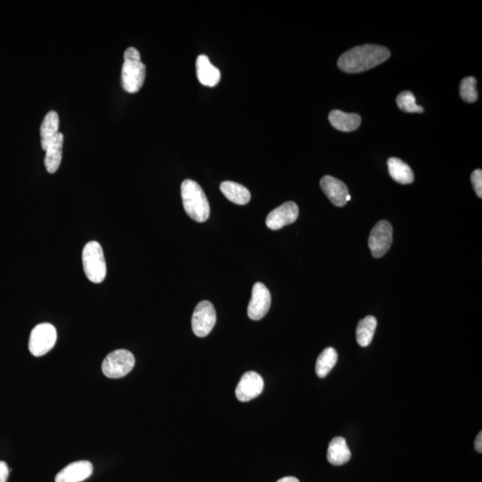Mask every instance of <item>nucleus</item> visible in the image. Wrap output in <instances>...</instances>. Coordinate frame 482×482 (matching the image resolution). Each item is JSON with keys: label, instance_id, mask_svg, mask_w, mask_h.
I'll return each instance as SVG.
<instances>
[{"label": "nucleus", "instance_id": "f257e3e1", "mask_svg": "<svg viewBox=\"0 0 482 482\" xmlns=\"http://www.w3.org/2000/svg\"><path fill=\"white\" fill-rule=\"evenodd\" d=\"M390 51L385 47L366 44L351 49L341 55L338 66L345 73L368 71L390 58Z\"/></svg>", "mask_w": 482, "mask_h": 482}, {"label": "nucleus", "instance_id": "f03ea898", "mask_svg": "<svg viewBox=\"0 0 482 482\" xmlns=\"http://www.w3.org/2000/svg\"><path fill=\"white\" fill-rule=\"evenodd\" d=\"M180 192L187 216L197 223L206 222L209 218L210 206L199 184L192 180H185L180 187Z\"/></svg>", "mask_w": 482, "mask_h": 482}, {"label": "nucleus", "instance_id": "7ed1b4c3", "mask_svg": "<svg viewBox=\"0 0 482 482\" xmlns=\"http://www.w3.org/2000/svg\"><path fill=\"white\" fill-rule=\"evenodd\" d=\"M122 69L123 89L129 93L138 92L146 78V66L140 60V54L135 48L127 49Z\"/></svg>", "mask_w": 482, "mask_h": 482}, {"label": "nucleus", "instance_id": "20e7f679", "mask_svg": "<svg viewBox=\"0 0 482 482\" xmlns=\"http://www.w3.org/2000/svg\"><path fill=\"white\" fill-rule=\"evenodd\" d=\"M82 264L85 276L93 283H101L106 276V266L101 245L89 241L82 250Z\"/></svg>", "mask_w": 482, "mask_h": 482}, {"label": "nucleus", "instance_id": "39448f33", "mask_svg": "<svg viewBox=\"0 0 482 482\" xmlns=\"http://www.w3.org/2000/svg\"><path fill=\"white\" fill-rule=\"evenodd\" d=\"M135 366V358L126 350H117L110 353L102 364V371L106 377L118 379L125 377Z\"/></svg>", "mask_w": 482, "mask_h": 482}, {"label": "nucleus", "instance_id": "423d86ee", "mask_svg": "<svg viewBox=\"0 0 482 482\" xmlns=\"http://www.w3.org/2000/svg\"><path fill=\"white\" fill-rule=\"evenodd\" d=\"M56 338V330L52 324H38L30 335V352L35 357L44 356L55 346Z\"/></svg>", "mask_w": 482, "mask_h": 482}, {"label": "nucleus", "instance_id": "0eeeda50", "mask_svg": "<svg viewBox=\"0 0 482 482\" xmlns=\"http://www.w3.org/2000/svg\"><path fill=\"white\" fill-rule=\"evenodd\" d=\"M393 242V227L388 221H380L371 230L369 247L375 259H381L390 250Z\"/></svg>", "mask_w": 482, "mask_h": 482}, {"label": "nucleus", "instance_id": "6e6552de", "mask_svg": "<svg viewBox=\"0 0 482 482\" xmlns=\"http://www.w3.org/2000/svg\"><path fill=\"white\" fill-rule=\"evenodd\" d=\"M216 323V312L209 301H201L194 310L192 326L194 334L199 338L207 336Z\"/></svg>", "mask_w": 482, "mask_h": 482}, {"label": "nucleus", "instance_id": "1a4fd4ad", "mask_svg": "<svg viewBox=\"0 0 482 482\" xmlns=\"http://www.w3.org/2000/svg\"><path fill=\"white\" fill-rule=\"evenodd\" d=\"M271 302L272 297L267 287L261 283H254L252 296L247 307V316L254 321L263 319L270 309Z\"/></svg>", "mask_w": 482, "mask_h": 482}, {"label": "nucleus", "instance_id": "9d476101", "mask_svg": "<svg viewBox=\"0 0 482 482\" xmlns=\"http://www.w3.org/2000/svg\"><path fill=\"white\" fill-rule=\"evenodd\" d=\"M264 383L262 376L256 371H247L241 377L236 388V397L240 402H249L263 393Z\"/></svg>", "mask_w": 482, "mask_h": 482}, {"label": "nucleus", "instance_id": "9b49d317", "mask_svg": "<svg viewBox=\"0 0 482 482\" xmlns=\"http://www.w3.org/2000/svg\"><path fill=\"white\" fill-rule=\"evenodd\" d=\"M299 213V206L296 203L291 202V201L284 203L268 214L266 221V225L271 230H280L284 226L296 222Z\"/></svg>", "mask_w": 482, "mask_h": 482}, {"label": "nucleus", "instance_id": "f8f14e48", "mask_svg": "<svg viewBox=\"0 0 482 482\" xmlns=\"http://www.w3.org/2000/svg\"><path fill=\"white\" fill-rule=\"evenodd\" d=\"M320 186L333 205L339 207L346 205L350 190L343 182L333 176L326 175L321 178Z\"/></svg>", "mask_w": 482, "mask_h": 482}, {"label": "nucleus", "instance_id": "ddd939ff", "mask_svg": "<svg viewBox=\"0 0 482 482\" xmlns=\"http://www.w3.org/2000/svg\"><path fill=\"white\" fill-rule=\"evenodd\" d=\"M93 473V465L89 461H78L67 465L56 475V482H80Z\"/></svg>", "mask_w": 482, "mask_h": 482}, {"label": "nucleus", "instance_id": "4468645a", "mask_svg": "<svg viewBox=\"0 0 482 482\" xmlns=\"http://www.w3.org/2000/svg\"><path fill=\"white\" fill-rule=\"evenodd\" d=\"M197 75L201 85L206 87H214L218 85L221 73L218 68L210 63L209 56L200 55L197 58Z\"/></svg>", "mask_w": 482, "mask_h": 482}, {"label": "nucleus", "instance_id": "2eb2a0df", "mask_svg": "<svg viewBox=\"0 0 482 482\" xmlns=\"http://www.w3.org/2000/svg\"><path fill=\"white\" fill-rule=\"evenodd\" d=\"M330 125L343 132H354L359 128L362 119L357 113H347L340 110H333L329 115Z\"/></svg>", "mask_w": 482, "mask_h": 482}, {"label": "nucleus", "instance_id": "dca6fc26", "mask_svg": "<svg viewBox=\"0 0 482 482\" xmlns=\"http://www.w3.org/2000/svg\"><path fill=\"white\" fill-rule=\"evenodd\" d=\"M351 458V451L347 440L342 437H335L330 442L327 451V459L333 465H342Z\"/></svg>", "mask_w": 482, "mask_h": 482}, {"label": "nucleus", "instance_id": "f3484780", "mask_svg": "<svg viewBox=\"0 0 482 482\" xmlns=\"http://www.w3.org/2000/svg\"><path fill=\"white\" fill-rule=\"evenodd\" d=\"M63 135L58 132L50 145L47 147L44 163L49 173H55L59 168L62 160Z\"/></svg>", "mask_w": 482, "mask_h": 482}, {"label": "nucleus", "instance_id": "a211bd4d", "mask_svg": "<svg viewBox=\"0 0 482 482\" xmlns=\"http://www.w3.org/2000/svg\"><path fill=\"white\" fill-rule=\"evenodd\" d=\"M221 192L227 199L237 205H246L251 199L249 190L245 186L234 182H223L220 185Z\"/></svg>", "mask_w": 482, "mask_h": 482}, {"label": "nucleus", "instance_id": "6ab92c4d", "mask_svg": "<svg viewBox=\"0 0 482 482\" xmlns=\"http://www.w3.org/2000/svg\"><path fill=\"white\" fill-rule=\"evenodd\" d=\"M59 117L58 113L50 111L47 113L40 126V138H42V149H47L58 134Z\"/></svg>", "mask_w": 482, "mask_h": 482}, {"label": "nucleus", "instance_id": "aec40b11", "mask_svg": "<svg viewBox=\"0 0 482 482\" xmlns=\"http://www.w3.org/2000/svg\"><path fill=\"white\" fill-rule=\"evenodd\" d=\"M388 168L391 178L395 182L400 184H410L414 182L413 171L401 159L391 157L388 160Z\"/></svg>", "mask_w": 482, "mask_h": 482}, {"label": "nucleus", "instance_id": "412c9836", "mask_svg": "<svg viewBox=\"0 0 482 482\" xmlns=\"http://www.w3.org/2000/svg\"><path fill=\"white\" fill-rule=\"evenodd\" d=\"M377 320L374 316H366L362 319L357 327V340L361 347L369 346L376 330Z\"/></svg>", "mask_w": 482, "mask_h": 482}, {"label": "nucleus", "instance_id": "4be33fe9", "mask_svg": "<svg viewBox=\"0 0 482 482\" xmlns=\"http://www.w3.org/2000/svg\"><path fill=\"white\" fill-rule=\"evenodd\" d=\"M338 353L333 347H327L317 358L316 371L319 378L326 377L330 371L336 366Z\"/></svg>", "mask_w": 482, "mask_h": 482}, {"label": "nucleus", "instance_id": "5701e85b", "mask_svg": "<svg viewBox=\"0 0 482 482\" xmlns=\"http://www.w3.org/2000/svg\"><path fill=\"white\" fill-rule=\"evenodd\" d=\"M397 106L402 111L407 113H423L424 111V107L418 106L416 104V99L413 92H401L397 97Z\"/></svg>", "mask_w": 482, "mask_h": 482}, {"label": "nucleus", "instance_id": "b1692460", "mask_svg": "<svg viewBox=\"0 0 482 482\" xmlns=\"http://www.w3.org/2000/svg\"><path fill=\"white\" fill-rule=\"evenodd\" d=\"M477 80L474 77H466L461 82L460 95L465 102L474 103L478 99Z\"/></svg>", "mask_w": 482, "mask_h": 482}, {"label": "nucleus", "instance_id": "393cba45", "mask_svg": "<svg viewBox=\"0 0 482 482\" xmlns=\"http://www.w3.org/2000/svg\"><path fill=\"white\" fill-rule=\"evenodd\" d=\"M471 180L476 192L477 196L481 199L482 197V171L476 169L471 174Z\"/></svg>", "mask_w": 482, "mask_h": 482}, {"label": "nucleus", "instance_id": "a878e982", "mask_svg": "<svg viewBox=\"0 0 482 482\" xmlns=\"http://www.w3.org/2000/svg\"><path fill=\"white\" fill-rule=\"evenodd\" d=\"M9 476V469L5 462L0 461V482H6Z\"/></svg>", "mask_w": 482, "mask_h": 482}, {"label": "nucleus", "instance_id": "bb28decb", "mask_svg": "<svg viewBox=\"0 0 482 482\" xmlns=\"http://www.w3.org/2000/svg\"><path fill=\"white\" fill-rule=\"evenodd\" d=\"M475 450H476L478 453H482V433L480 431V433L477 435L476 440H475Z\"/></svg>", "mask_w": 482, "mask_h": 482}, {"label": "nucleus", "instance_id": "cd10ccee", "mask_svg": "<svg viewBox=\"0 0 482 482\" xmlns=\"http://www.w3.org/2000/svg\"><path fill=\"white\" fill-rule=\"evenodd\" d=\"M277 482H300V481L299 480H297V478L288 476V477L281 478L280 480L278 481Z\"/></svg>", "mask_w": 482, "mask_h": 482}, {"label": "nucleus", "instance_id": "c85d7f7f", "mask_svg": "<svg viewBox=\"0 0 482 482\" xmlns=\"http://www.w3.org/2000/svg\"><path fill=\"white\" fill-rule=\"evenodd\" d=\"M346 200H347V201L351 200V196H350V195H348V196L347 197Z\"/></svg>", "mask_w": 482, "mask_h": 482}]
</instances>
